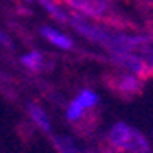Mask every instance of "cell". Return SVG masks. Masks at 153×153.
I'll return each mask as SVG.
<instances>
[{"mask_svg": "<svg viewBox=\"0 0 153 153\" xmlns=\"http://www.w3.org/2000/svg\"><path fill=\"white\" fill-rule=\"evenodd\" d=\"M109 143L126 153H150V143L143 133L128 123L118 121L109 130Z\"/></svg>", "mask_w": 153, "mask_h": 153, "instance_id": "6da1fadb", "label": "cell"}, {"mask_svg": "<svg viewBox=\"0 0 153 153\" xmlns=\"http://www.w3.org/2000/svg\"><path fill=\"white\" fill-rule=\"evenodd\" d=\"M69 24H71V27L77 32V34H81L82 37L86 39H89V41L96 42V44H101L104 47H109L111 44V39H113V34L108 32L106 29L99 27L96 24H91L88 22L86 19H82L81 15H69Z\"/></svg>", "mask_w": 153, "mask_h": 153, "instance_id": "7a4b0ae2", "label": "cell"}, {"mask_svg": "<svg viewBox=\"0 0 153 153\" xmlns=\"http://www.w3.org/2000/svg\"><path fill=\"white\" fill-rule=\"evenodd\" d=\"M113 62L123 66L130 71V74H135L138 77H146L153 72V64L148 62L143 56H136L135 52H109Z\"/></svg>", "mask_w": 153, "mask_h": 153, "instance_id": "3957f363", "label": "cell"}, {"mask_svg": "<svg viewBox=\"0 0 153 153\" xmlns=\"http://www.w3.org/2000/svg\"><path fill=\"white\" fill-rule=\"evenodd\" d=\"M98 103H99V96L96 94L94 91L82 89L68 106L66 116H68L69 121H79V120H82L86 111L88 109H93Z\"/></svg>", "mask_w": 153, "mask_h": 153, "instance_id": "277c9868", "label": "cell"}, {"mask_svg": "<svg viewBox=\"0 0 153 153\" xmlns=\"http://www.w3.org/2000/svg\"><path fill=\"white\" fill-rule=\"evenodd\" d=\"M69 9L77 14L91 19H104L109 12V4L106 0H64Z\"/></svg>", "mask_w": 153, "mask_h": 153, "instance_id": "5b68a950", "label": "cell"}, {"mask_svg": "<svg viewBox=\"0 0 153 153\" xmlns=\"http://www.w3.org/2000/svg\"><path fill=\"white\" fill-rule=\"evenodd\" d=\"M141 77L135 76V74H121V76L116 77L114 81V89L120 91L121 94H136L141 91Z\"/></svg>", "mask_w": 153, "mask_h": 153, "instance_id": "8992f818", "label": "cell"}, {"mask_svg": "<svg viewBox=\"0 0 153 153\" xmlns=\"http://www.w3.org/2000/svg\"><path fill=\"white\" fill-rule=\"evenodd\" d=\"M41 34L45 41H49L52 45H56V47H59V49H62V51H69V49H72V45H74V42H72V39L69 36H66L64 32L57 30V29H54V27H49V25L42 27Z\"/></svg>", "mask_w": 153, "mask_h": 153, "instance_id": "52a82bcc", "label": "cell"}, {"mask_svg": "<svg viewBox=\"0 0 153 153\" xmlns=\"http://www.w3.org/2000/svg\"><path fill=\"white\" fill-rule=\"evenodd\" d=\"M27 111H29V116L32 118V121L36 123L42 131H45V133H51V131H52V125H51L49 114H47L41 106H37L36 103H30L27 106Z\"/></svg>", "mask_w": 153, "mask_h": 153, "instance_id": "ba28073f", "label": "cell"}, {"mask_svg": "<svg viewBox=\"0 0 153 153\" xmlns=\"http://www.w3.org/2000/svg\"><path fill=\"white\" fill-rule=\"evenodd\" d=\"M20 64L24 68H27L29 71H41L42 66H44V56L39 52V51H32V52H27L20 57Z\"/></svg>", "mask_w": 153, "mask_h": 153, "instance_id": "9c48e42d", "label": "cell"}, {"mask_svg": "<svg viewBox=\"0 0 153 153\" xmlns=\"http://www.w3.org/2000/svg\"><path fill=\"white\" fill-rule=\"evenodd\" d=\"M54 143L61 153H91L88 150H81L76 145V141L72 138H69V136H56Z\"/></svg>", "mask_w": 153, "mask_h": 153, "instance_id": "30bf717a", "label": "cell"}, {"mask_svg": "<svg viewBox=\"0 0 153 153\" xmlns=\"http://www.w3.org/2000/svg\"><path fill=\"white\" fill-rule=\"evenodd\" d=\"M39 2H41L42 7H44V9L56 19V20H59V22H68L69 20V15L61 9L57 4H56L54 0H39Z\"/></svg>", "mask_w": 153, "mask_h": 153, "instance_id": "8fae6325", "label": "cell"}, {"mask_svg": "<svg viewBox=\"0 0 153 153\" xmlns=\"http://www.w3.org/2000/svg\"><path fill=\"white\" fill-rule=\"evenodd\" d=\"M143 51H145V56H143V57L146 59L148 62L153 64V45H150V47H145Z\"/></svg>", "mask_w": 153, "mask_h": 153, "instance_id": "7c38bea8", "label": "cell"}, {"mask_svg": "<svg viewBox=\"0 0 153 153\" xmlns=\"http://www.w3.org/2000/svg\"><path fill=\"white\" fill-rule=\"evenodd\" d=\"M0 45H5V47H12V42H10V39L7 36H5L4 32H0Z\"/></svg>", "mask_w": 153, "mask_h": 153, "instance_id": "4fadbf2b", "label": "cell"}]
</instances>
